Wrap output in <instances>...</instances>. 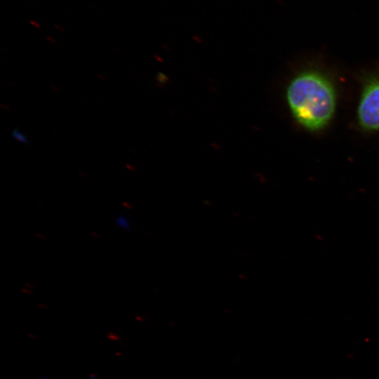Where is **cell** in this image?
<instances>
[{
    "instance_id": "1",
    "label": "cell",
    "mask_w": 379,
    "mask_h": 379,
    "mask_svg": "<svg viewBox=\"0 0 379 379\" xmlns=\"http://www.w3.org/2000/svg\"><path fill=\"white\" fill-rule=\"evenodd\" d=\"M286 100L296 121L312 131L324 127L335 108L333 85L316 72H304L295 77L287 87Z\"/></svg>"
},
{
    "instance_id": "2",
    "label": "cell",
    "mask_w": 379,
    "mask_h": 379,
    "mask_svg": "<svg viewBox=\"0 0 379 379\" xmlns=\"http://www.w3.org/2000/svg\"><path fill=\"white\" fill-rule=\"evenodd\" d=\"M358 118L364 128L379 130V78L371 79L364 87L359 105Z\"/></svg>"
},
{
    "instance_id": "3",
    "label": "cell",
    "mask_w": 379,
    "mask_h": 379,
    "mask_svg": "<svg viewBox=\"0 0 379 379\" xmlns=\"http://www.w3.org/2000/svg\"><path fill=\"white\" fill-rule=\"evenodd\" d=\"M13 138L18 142H20L25 145H29V142L25 136L17 127L15 128L12 132Z\"/></svg>"
},
{
    "instance_id": "4",
    "label": "cell",
    "mask_w": 379,
    "mask_h": 379,
    "mask_svg": "<svg viewBox=\"0 0 379 379\" xmlns=\"http://www.w3.org/2000/svg\"><path fill=\"white\" fill-rule=\"evenodd\" d=\"M116 222L119 227L128 228L129 227V222L124 217H119Z\"/></svg>"
},
{
    "instance_id": "5",
    "label": "cell",
    "mask_w": 379,
    "mask_h": 379,
    "mask_svg": "<svg viewBox=\"0 0 379 379\" xmlns=\"http://www.w3.org/2000/svg\"><path fill=\"white\" fill-rule=\"evenodd\" d=\"M30 23H31V24H32V25H33V26H34V27H37V28H39V24H37V23H36V22H35V21H30Z\"/></svg>"
}]
</instances>
